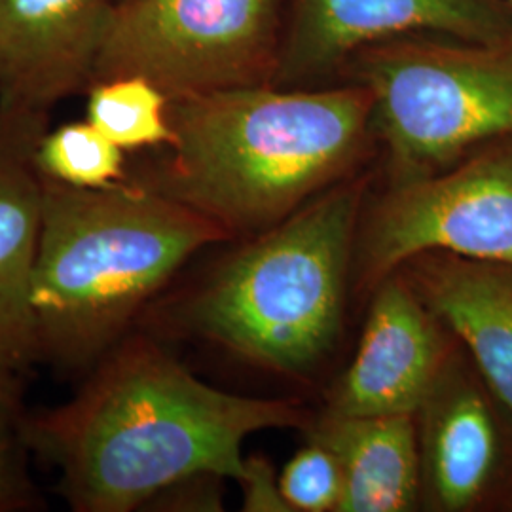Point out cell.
I'll return each mask as SVG.
<instances>
[{
	"label": "cell",
	"instance_id": "6da1fadb",
	"mask_svg": "<svg viewBox=\"0 0 512 512\" xmlns=\"http://www.w3.org/2000/svg\"><path fill=\"white\" fill-rule=\"evenodd\" d=\"M304 420L289 401L205 384L156 342L129 332L71 401L29 414L25 433L31 454L59 471L73 511L128 512L194 476L239 480L247 437Z\"/></svg>",
	"mask_w": 512,
	"mask_h": 512
},
{
	"label": "cell",
	"instance_id": "7a4b0ae2",
	"mask_svg": "<svg viewBox=\"0 0 512 512\" xmlns=\"http://www.w3.org/2000/svg\"><path fill=\"white\" fill-rule=\"evenodd\" d=\"M175 133L143 184L234 238L264 232L340 183L374 133V97L330 88L241 86L169 99Z\"/></svg>",
	"mask_w": 512,
	"mask_h": 512
},
{
	"label": "cell",
	"instance_id": "3957f363",
	"mask_svg": "<svg viewBox=\"0 0 512 512\" xmlns=\"http://www.w3.org/2000/svg\"><path fill=\"white\" fill-rule=\"evenodd\" d=\"M230 238L219 222L128 179L88 190L42 177L31 281L38 361L90 372L192 256Z\"/></svg>",
	"mask_w": 512,
	"mask_h": 512
},
{
	"label": "cell",
	"instance_id": "277c9868",
	"mask_svg": "<svg viewBox=\"0 0 512 512\" xmlns=\"http://www.w3.org/2000/svg\"><path fill=\"white\" fill-rule=\"evenodd\" d=\"M363 192L334 184L230 253L186 300L184 325L255 365L310 370L340 330Z\"/></svg>",
	"mask_w": 512,
	"mask_h": 512
},
{
	"label": "cell",
	"instance_id": "5b68a950",
	"mask_svg": "<svg viewBox=\"0 0 512 512\" xmlns=\"http://www.w3.org/2000/svg\"><path fill=\"white\" fill-rule=\"evenodd\" d=\"M344 74L374 97V135L384 141L393 184L512 137V35L395 38L355 55Z\"/></svg>",
	"mask_w": 512,
	"mask_h": 512
},
{
	"label": "cell",
	"instance_id": "8992f818",
	"mask_svg": "<svg viewBox=\"0 0 512 512\" xmlns=\"http://www.w3.org/2000/svg\"><path fill=\"white\" fill-rule=\"evenodd\" d=\"M285 6L287 0H120L93 82L141 76L169 99L274 84Z\"/></svg>",
	"mask_w": 512,
	"mask_h": 512
},
{
	"label": "cell",
	"instance_id": "52a82bcc",
	"mask_svg": "<svg viewBox=\"0 0 512 512\" xmlns=\"http://www.w3.org/2000/svg\"><path fill=\"white\" fill-rule=\"evenodd\" d=\"M423 253L512 270V137L476 148L435 175L393 184L366 228L363 283L378 287Z\"/></svg>",
	"mask_w": 512,
	"mask_h": 512
},
{
	"label": "cell",
	"instance_id": "ba28073f",
	"mask_svg": "<svg viewBox=\"0 0 512 512\" xmlns=\"http://www.w3.org/2000/svg\"><path fill=\"white\" fill-rule=\"evenodd\" d=\"M511 35L512 10L503 0H287L274 84L311 88L395 38L494 42Z\"/></svg>",
	"mask_w": 512,
	"mask_h": 512
},
{
	"label": "cell",
	"instance_id": "9c48e42d",
	"mask_svg": "<svg viewBox=\"0 0 512 512\" xmlns=\"http://www.w3.org/2000/svg\"><path fill=\"white\" fill-rule=\"evenodd\" d=\"M463 353H450L416 414L421 480L446 512L512 505V416Z\"/></svg>",
	"mask_w": 512,
	"mask_h": 512
},
{
	"label": "cell",
	"instance_id": "30bf717a",
	"mask_svg": "<svg viewBox=\"0 0 512 512\" xmlns=\"http://www.w3.org/2000/svg\"><path fill=\"white\" fill-rule=\"evenodd\" d=\"M439 323L412 283L395 274L384 279L355 361L336 385L329 412L416 416L452 353Z\"/></svg>",
	"mask_w": 512,
	"mask_h": 512
},
{
	"label": "cell",
	"instance_id": "8fae6325",
	"mask_svg": "<svg viewBox=\"0 0 512 512\" xmlns=\"http://www.w3.org/2000/svg\"><path fill=\"white\" fill-rule=\"evenodd\" d=\"M110 0H0V109L44 114L92 86Z\"/></svg>",
	"mask_w": 512,
	"mask_h": 512
},
{
	"label": "cell",
	"instance_id": "7c38bea8",
	"mask_svg": "<svg viewBox=\"0 0 512 512\" xmlns=\"http://www.w3.org/2000/svg\"><path fill=\"white\" fill-rule=\"evenodd\" d=\"M42 114L0 109V359L37 363L31 281L42 211V177L33 160Z\"/></svg>",
	"mask_w": 512,
	"mask_h": 512
},
{
	"label": "cell",
	"instance_id": "4fadbf2b",
	"mask_svg": "<svg viewBox=\"0 0 512 512\" xmlns=\"http://www.w3.org/2000/svg\"><path fill=\"white\" fill-rule=\"evenodd\" d=\"M414 289L458 338L495 399L512 416V270L450 253L410 260Z\"/></svg>",
	"mask_w": 512,
	"mask_h": 512
},
{
	"label": "cell",
	"instance_id": "5bb4252c",
	"mask_svg": "<svg viewBox=\"0 0 512 512\" xmlns=\"http://www.w3.org/2000/svg\"><path fill=\"white\" fill-rule=\"evenodd\" d=\"M311 442L329 448L342 471L338 512H403L418 503L421 458L414 416L323 414Z\"/></svg>",
	"mask_w": 512,
	"mask_h": 512
},
{
	"label": "cell",
	"instance_id": "9a60e30c",
	"mask_svg": "<svg viewBox=\"0 0 512 512\" xmlns=\"http://www.w3.org/2000/svg\"><path fill=\"white\" fill-rule=\"evenodd\" d=\"M169 97L141 76L99 80L90 86L86 120L122 150L169 147Z\"/></svg>",
	"mask_w": 512,
	"mask_h": 512
},
{
	"label": "cell",
	"instance_id": "2e32d148",
	"mask_svg": "<svg viewBox=\"0 0 512 512\" xmlns=\"http://www.w3.org/2000/svg\"><path fill=\"white\" fill-rule=\"evenodd\" d=\"M33 160L44 179L74 188L99 190L128 179L126 150L114 145L88 120L42 133Z\"/></svg>",
	"mask_w": 512,
	"mask_h": 512
},
{
	"label": "cell",
	"instance_id": "e0dca14e",
	"mask_svg": "<svg viewBox=\"0 0 512 512\" xmlns=\"http://www.w3.org/2000/svg\"><path fill=\"white\" fill-rule=\"evenodd\" d=\"M21 374L23 370L0 359V512L27 511L37 503Z\"/></svg>",
	"mask_w": 512,
	"mask_h": 512
},
{
	"label": "cell",
	"instance_id": "ac0fdd59",
	"mask_svg": "<svg viewBox=\"0 0 512 512\" xmlns=\"http://www.w3.org/2000/svg\"><path fill=\"white\" fill-rule=\"evenodd\" d=\"M342 471L329 448L311 442L300 450L279 476V490L291 511H338Z\"/></svg>",
	"mask_w": 512,
	"mask_h": 512
},
{
	"label": "cell",
	"instance_id": "d6986e66",
	"mask_svg": "<svg viewBox=\"0 0 512 512\" xmlns=\"http://www.w3.org/2000/svg\"><path fill=\"white\" fill-rule=\"evenodd\" d=\"M243 488V509L249 512H289L275 478L272 465L264 458L245 459L243 475L238 480Z\"/></svg>",
	"mask_w": 512,
	"mask_h": 512
},
{
	"label": "cell",
	"instance_id": "ffe728a7",
	"mask_svg": "<svg viewBox=\"0 0 512 512\" xmlns=\"http://www.w3.org/2000/svg\"><path fill=\"white\" fill-rule=\"evenodd\" d=\"M503 2H505V4H507V6L512 10V0H503Z\"/></svg>",
	"mask_w": 512,
	"mask_h": 512
}]
</instances>
